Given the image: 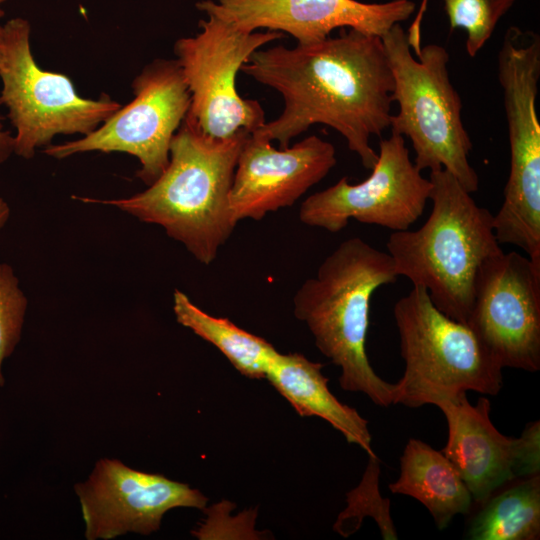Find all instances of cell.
Returning a JSON list of instances; mask_svg holds the SVG:
<instances>
[{"instance_id": "1", "label": "cell", "mask_w": 540, "mask_h": 540, "mask_svg": "<svg viewBox=\"0 0 540 540\" xmlns=\"http://www.w3.org/2000/svg\"><path fill=\"white\" fill-rule=\"evenodd\" d=\"M283 98L281 114L252 132L280 148L315 124L341 134L371 170L370 145L390 126L393 76L380 37L342 28L335 37L256 50L241 70Z\"/></svg>"}, {"instance_id": "2", "label": "cell", "mask_w": 540, "mask_h": 540, "mask_svg": "<svg viewBox=\"0 0 540 540\" xmlns=\"http://www.w3.org/2000/svg\"><path fill=\"white\" fill-rule=\"evenodd\" d=\"M250 133L213 138L185 117L172 138L169 162L149 187L128 198L76 197L116 207L157 224L203 264H210L236 226L230 189L242 146Z\"/></svg>"}, {"instance_id": "3", "label": "cell", "mask_w": 540, "mask_h": 540, "mask_svg": "<svg viewBox=\"0 0 540 540\" xmlns=\"http://www.w3.org/2000/svg\"><path fill=\"white\" fill-rule=\"evenodd\" d=\"M397 277L388 253L353 237L325 258L293 300L294 315L307 325L316 347L340 367L341 388L364 393L381 407L393 404L395 384L377 375L366 354L370 300Z\"/></svg>"}, {"instance_id": "4", "label": "cell", "mask_w": 540, "mask_h": 540, "mask_svg": "<svg viewBox=\"0 0 540 540\" xmlns=\"http://www.w3.org/2000/svg\"><path fill=\"white\" fill-rule=\"evenodd\" d=\"M432 210L417 230L394 231L388 254L398 276L425 288L448 317L467 324L482 264L503 252L493 214L444 168L430 171Z\"/></svg>"}, {"instance_id": "5", "label": "cell", "mask_w": 540, "mask_h": 540, "mask_svg": "<svg viewBox=\"0 0 540 540\" xmlns=\"http://www.w3.org/2000/svg\"><path fill=\"white\" fill-rule=\"evenodd\" d=\"M381 41L393 76L391 99L398 104L390 118L392 133L409 138L420 171L444 168L466 191L476 192L479 178L468 160L472 141L462 121L461 98L450 80L447 50L428 44L416 50V59L400 23Z\"/></svg>"}, {"instance_id": "6", "label": "cell", "mask_w": 540, "mask_h": 540, "mask_svg": "<svg viewBox=\"0 0 540 540\" xmlns=\"http://www.w3.org/2000/svg\"><path fill=\"white\" fill-rule=\"evenodd\" d=\"M393 314L405 362L393 404L418 408L469 390L499 393L503 367L466 324L437 309L425 288L413 286Z\"/></svg>"}, {"instance_id": "7", "label": "cell", "mask_w": 540, "mask_h": 540, "mask_svg": "<svg viewBox=\"0 0 540 540\" xmlns=\"http://www.w3.org/2000/svg\"><path fill=\"white\" fill-rule=\"evenodd\" d=\"M3 26L0 105L15 129L14 154L31 159L57 135H88L121 107L107 94L83 98L67 75L41 69L28 20L13 18Z\"/></svg>"}, {"instance_id": "8", "label": "cell", "mask_w": 540, "mask_h": 540, "mask_svg": "<svg viewBox=\"0 0 540 540\" xmlns=\"http://www.w3.org/2000/svg\"><path fill=\"white\" fill-rule=\"evenodd\" d=\"M206 16L199 22L198 33L179 38L173 47L190 92L186 117L213 138H229L240 131L252 133L266 122L265 112L257 100L239 95L236 77L256 50L284 34L248 32Z\"/></svg>"}, {"instance_id": "9", "label": "cell", "mask_w": 540, "mask_h": 540, "mask_svg": "<svg viewBox=\"0 0 540 540\" xmlns=\"http://www.w3.org/2000/svg\"><path fill=\"white\" fill-rule=\"evenodd\" d=\"M134 98L97 129L74 141L50 144L43 153L64 159L99 151L122 152L141 165L136 175L152 184L169 162L170 144L190 107V92L176 59H155L132 81Z\"/></svg>"}, {"instance_id": "10", "label": "cell", "mask_w": 540, "mask_h": 540, "mask_svg": "<svg viewBox=\"0 0 540 540\" xmlns=\"http://www.w3.org/2000/svg\"><path fill=\"white\" fill-rule=\"evenodd\" d=\"M431 182L411 161L404 136L392 133L379 143L370 176L358 184L347 177L305 199L299 210L302 223L329 232L344 229L350 219L403 231L422 215Z\"/></svg>"}, {"instance_id": "11", "label": "cell", "mask_w": 540, "mask_h": 540, "mask_svg": "<svg viewBox=\"0 0 540 540\" xmlns=\"http://www.w3.org/2000/svg\"><path fill=\"white\" fill-rule=\"evenodd\" d=\"M500 365L540 369V265L516 251L487 259L466 324Z\"/></svg>"}, {"instance_id": "12", "label": "cell", "mask_w": 540, "mask_h": 540, "mask_svg": "<svg viewBox=\"0 0 540 540\" xmlns=\"http://www.w3.org/2000/svg\"><path fill=\"white\" fill-rule=\"evenodd\" d=\"M75 492L88 540H109L129 532L150 535L170 509H204L208 502L185 483L109 458L100 459L88 479L75 485Z\"/></svg>"}, {"instance_id": "13", "label": "cell", "mask_w": 540, "mask_h": 540, "mask_svg": "<svg viewBox=\"0 0 540 540\" xmlns=\"http://www.w3.org/2000/svg\"><path fill=\"white\" fill-rule=\"evenodd\" d=\"M448 439L442 453L450 460L473 501L486 502L496 489L540 470V422L530 423L521 437H507L490 419V401L481 397L471 405L463 393L439 401Z\"/></svg>"}, {"instance_id": "14", "label": "cell", "mask_w": 540, "mask_h": 540, "mask_svg": "<svg viewBox=\"0 0 540 540\" xmlns=\"http://www.w3.org/2000/svg\"><path fill=\"white\" fill-rule=\"evenodd\" d=\"M198 10L235 27L255 32L287 33L298 44L321 41L337 28H351L382 37L415 10L410 0L363 3L356 0H203Z\"/></svg>"}, {"instance_id": "15", "label": "cell", "mask_w": 540, "mask_h": 540, "mask_svg": "<svg viewBox=\"0 0 540 540\" xmlns=\"http://www.w3.org/2000/svg\"><path fill=\"white\" fill-rule=\"evenodd\" d=\"M336 163L334 146L316 135L277 149L267 138L250 133L239 154L229 194L234 221L261 220L268 212L293 205Z\"/></svg>"}, {"instance_id": "16", "label": "cell", "mask_w": 540, "mask_h": 540, "mask_svg": "<svg viewBox=\"0 0 540 540\" xmlns=\"http://www.w3.org/2000/svg\"><path fill=\"white\" fill-rule=\"evenodd\" d=\"M265 378L295 408L299 415L317 416L342 433L368 455L371 435L368 422L354 408L341 403L329 390L322 364L300 353L277 354L269 364Z\"/></svg>"}, {"instance_id": "17", "label": "cell", "mask_w": 540, "mask_h": 540, "mask_svg": "<svg viewBox=\"0 0 540 540\" xmlns=\"http://www.w3.org/2000/svg\"><path fill=\"white\" fill-rule=\"evenodd\" d=\"M392 493L418 500L433 517L438 529L454 516L470 510L472 496L461 476L442 453L419 439H409L400 458L399 478L389 484Z\"/></svg>"}, {"instance_id": "18", "label": "cell", "mask_w": 540, "mask_h": 540, "mask_svg": "<svg viewBox=\"0 0 540 540\" xmlns=\"http://www.w3.org/2000/svg\"><path fill=\"white\" fill-rule=\"evenodd\" d=\"M173 310L179 324L214 345L243 376L265 378L267 368L278 352L271 343L229 319L204 312L179 290L173 294Z\"/></svg>"}, {"instance_id": "19", "label": "cell", "mask_w": 540, "mask_h": 540, "mask_svg": "<svg viewBox=\"0 0 540 540\" xmlns=\"http://www.w3.org/2000/svg\"><path fill=\"white\" fill-rule=\"evenodd\" d=\"M468 535L473 540L539 539V476H531L487 500L471 523Z\"/></svg>"}, {"instance_id": "20", "label": "cell", "mask_w": 540, "mask_h": 540, "mask_svg": "<svg viewBox=\"0 0 540 540\" xmlns=\"http://www.w3.org/2000/svg\"><path fill=\"white\" fill-rule=\"evenodd\" d=\"M360 484L347 494V507L340 513L334 529L344 537L357 531L365 517H371L377 523L382 538H398L390 514V500L381 496L379 491L380 465L373 453Z\"/></svg>"}, {"instance_id": "21", "label": "cell", "mask_w": 540, "mask_h": 540, "mask_svg": "<svg viewBox=\"0 0 540 540\" xmlns=\"http://www.w3.org/2000/svg\"><path fill=\"white\" fill-rule=\"evenodd\" d=\"M450 28L467 32L466 51L474 57L490 39L499 19L516 0H443Z\"/></svg>"}, {"instance_id": "22", "label": "cell", "mask_w": 540, "mask_h": 540, "mask_svg": "<svg viewBox=\"0 0 540 540\" xmlns=\"http://www.w3.org/2000/svg\"><path fill=\"white\" fill-rule=\"evenodd\" d=\"M28 300L13 268L0 262V386H4L3 363L21 339Z\"/></svg>"}, {"instance_id": "23", "label": "cell", "mask_w": 540, "mask_h": 540, "mask_svg": "<svg viewBox=\"0 0 540 540\" xmlns=\"http://www.w3.org/2000/svg\"><path fill=\"white\" fill-rule=\"evenodd\" d=\"M13 153V135L5 128L3 116L0 114V164L8 160Z\"/></svg>"}, {"instance_id": "24", "label": "cell", "mask_w": 540, "mask_h": 540, "mask_svg": "<svg viewBox=\"0 0 540 540\" xmlns=\"http://www.w3.org/2000/svg\"><path fill=\"white\" fill-rule=\"evenodd\" d=\"M10 217V207L5 199L0 195V229L7 223Z\"/></svg>"}, {"instance_id": "25", "label": "cell", "mask_w": 540, "mask_h": 540, "mask_svg": "<svg viewBox=\"0 0 540 540\" xmlns=\"http://www.w3.org/2000/svg\"><path fill=\"white\" fill-rule=\"evenodd\" d=\"M6 1L7 0H0V18H2L5 14L4 10L1 8V5ZM3 38H4V26L0 25V59H1V53H2Z\"/></svg>"}]
</instances>
